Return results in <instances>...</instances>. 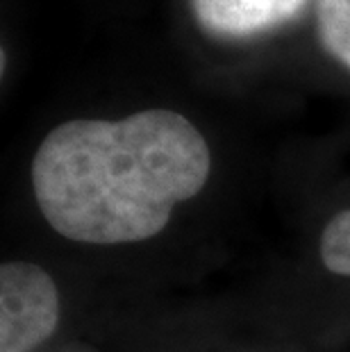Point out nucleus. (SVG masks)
Masks as SVG:
<instances>
[{
  "label": "nucleus",
  "instance_id": "1",
  "mask_svg": "<svg viewBox=\"0 0 350 352\" xmlns=\"http://www.w3.org/2000/svg\"><path fill=\"white\" fill-rule=\"evenodd\" d=\"M210 175V148L187 118L148 109L121 121L76 118L55 127L32 160L43 219L82 243L144 241Z\"/></svg>",
  "mask_w": 350,
  "mask_h": 352
},
{
  "label": "nucleus",
  "instance_id": "2",
  "mask_svg": "<svg viewBox=\"0 0 350 352\" xmlns=\"http://www.w3.org/2000/svg\"><path fill=\"white\" fill-rule=\"evenodd\" d=\"M59 296L46 271L28 261L0 268V352H30L53 334Z\"/></svg>",
  "mask_w": 350,
  "mask_h": 352
},
{
  "label": "nucleus",
  "instance_id": "3",
  "mask_svg": "<svg viewBox=\"0 0 350 352\" xmlns=\"http://www.w3.org/2000/svg\"><path fill=\"white\" fill-rule=\"evenodd\" d=\"M305 0H191V10L207 32L250 36L294 19Z\"/></svg>",
  "mask_w": 350,
  "mask_h": 352
},
{
  "label": "nucleus",
  "instance_id": "4",
  "mask_svg": "<svg viewBox=\"0 0 350 352\" xmlns=\"http://www.w3.org/2000/svg\"><path fill=\"white\" fill-rule=\"evenodd\" d=\"M316 16L323 48L350 71V0H318Z\"/></svg>",
  "mask_w": 350,
  "mask_h": 352
},
{
  "label": "nucleus",
  "instance_id": "5",
  "mask_svg": "<svg viewBox=\"0 0 350 352\" xmlns=\"http://www.w3.org/2000/svg\"><path fill=\"white\" fill-rule=\"evenodd\" d=\"M321 259L327 271L350 277V209L339 212L321 234Z\"/></svg>",
  "mask_w": 350,
  "mask_h": 352
}]
</instances>
